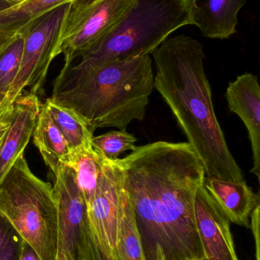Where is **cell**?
Wrapping results in <instances>:
<instances>
[{
    "instance_id": "obj_23",
    "label": "cell",
    "mask_w": 260,
    "mask_h": 260,
    "mask_svg": "<svg viewBox=\"0 0 260 260\" xmlns=\"http://www.w3.org/2000/svg\"><path fill=\"white\" fill-rule=\"evenodd\" d=\"M13 109L14 104L0 105V145L10 126Z\"/></svg>"
},
{
    "instance_id": "obj_13",
    "label": "cell",
    "mask_w": 260,
    "mask_h": 260,
    "mask_svg": "<svg viewBox=\"0 0 260 260\" xmlns=\"http://www.w3.org/2000/svg\"><path fill=\"white\" fill-rule=\"evenodd\" d=\"M192 24L203 36L224 40L237 32L238 13L247 0H189Z\"/></svg>"
},
{
    "instance_id": "obj_17",
    "label": "cell",
    "mask_w": 260,
    "mask_h": 260,
    "mask_svg": "<svg viewBox=\"0 0 260 260\" xmlns=\"http://www.w3.org/2000/svg\"><path fill=\"white\" fill-rule=\"evenodd\" d=\"M114 257L115 260H145L129 195L122 205L119 216Z\"/></svg>"
},
{
    "instance_id": "obj_27",
    "label": "cell",
    "mask_w": 260,
    "mask_h": 260,
    "mask_svg": "<svg viewBox=\"0 0 260 260\" xmlns=\"http://www.w3.org/2000/svg\"><path fill=\"white\" fill-rule=\"evenodd\" d=\"M4 1L7 2V3H9V4L13 6L23 3V2L26 1V0H4Z\"/></svg>"
},
{
    "instance_id": "obj_7",
    "label": "cell",
    "mask_w": 260,
    "mask_h": 260,
    "mask_svg": "<svg viewBox=\"0 0 260 260\" xmlns=\"http://www.w3.org/2000/svg\"><path fill=\"white\" fill-rule=\"evenodd\" d=\"M100 157L102 165L96 194L87 209L88 221L104 251L114 256L119 216L128 192L120 158Z\"/></svg>"
},
{
    "instance_id": "obj_2",
    "label": "cell",
    "mask_w": 260,
    "mask_h": 260,
    "mask_svg": "<svg viewBox=\"0 0 260 260\" xmlns=\"http://www.w3.org/2000/svg\"><path fill=\"white\" fill-rule=\"evenodd\" d=\"M154 88L150 55L96 66L64 67L50 100L73 110L93 133L98 128L126 130L142 121Z\"/></svg>"
},
{
    "instance_id": "obj_25",
    "label": "cell",
    "mask_w": 260,
    "mask_h": 260,
    "mask_svg": "<svg viewBox=\"0 0 260 260\" xmlns=\"http://www.w3.org/2000/svg\"><path fill=\"white\" fill-rule=\"evenodd\" d=\"M18 260H41L32 246L22 240Z\"/></svg>"
},
{
    "instance_id": "obj_24",
    "label": "cell",
    "mask_w": 260,
    "mask_h": 260,
    "mask_svg": "<svg viewBox=\"0 0 260 260\" xmlns=\"http://www.w3.org/2000/svg\"><path fill=\"white\" fill-rule=\"evenodd\" d=\"M259 209L260 206H258L252 212L250 215V228L253 231L255 243H256V258L259 259Z\"/></svg>"
},
{
    "instance_id": "obj_8",
    "label": "cell",
    "mask_w": 260,
    "mask_h": 260,
    "mask_svg": "<svg viewBox=\"0 0 260 260\" xmlns=\"http://www.w3.org/2000/svg\"><path fill=\"white\" fill-rule=\"evenodd\" d=\"M55 179L53 191L57 213L56 260H78L88 224L86 203L73 168L61 167Z\"/></svg>"
},
{
    "instance_id": "obj_19",
    "label": "cell",
    "mask_w": 260,
    "mask_h": 260,
    "mask_svg": "<svg viewBox=\"0 0 260 260\" xmlns=\"http://www.w3.org/2000/svg\"><path fill=\"white\" fill-rule=\"evenodd\" d=\"M24 47V33L17 35L0 53V104L18 74Z\"/></svg>"
},
{
    "instance_id": "obj_20",
    "label": "cell",
    "mask_w": 260,
    "mask_h": 260,
    "mask_svg": "<svg viewBox=\"0 0 260 260\" xmlns=\"http://www.w3.org/2000/svg\"><path fill=\"white\" fill-rule=\"evenodd\" d=\"M137 139L126 130H113L100 136H93L92 146L102 157L108 159L119 158L125 151L135 148Z\"/></svg>"
},
{
    "instance_id": "obj_9",
    "label": "cell",
    "mask_w": 260,
    "mask_h": 260,
    "mask_svg": "<svg viewBox=\"0 0 260 260\" xmlns=\"http://www.w3.org/2000/svg\"><path fill=\"white\" fill-rule=\"evenodd\" d=\"M195 215L207 260H239L230 232V221L217 206L204 183L195 194Z\"/></svg>"
},
{
    "instance_id": "obj_16",
    "label": "cell",
    "mask_w": 260,
    "mask_h": 260,
    "mask_svg": "<svg viewBox=\"0 0 260 260\" xmlns=\"http://www.w3.org/2000/svg\"><path fill=\"white\" fill-rule=\"evenodd\" d=\"M55 126L67 140L72 154L92 147L93 133L86 123L73 110L47 99L43 105Z\"/></svg>"
},
{
    "instance_id": "obj_11",
    "label": "cell",
    "mask_w": 260,
    "mask_h": 260,
    "mask_svg": "<svg viewBox=\"0 0 260 260\" xmlns=\"http://www.w3.org/2000/svg\"><path fill=\"white\" fill-rule=\"evenodd\" d=\"M12 122L0 145V183L17 159L24 155L41 109L35 94H21L14 102Z\"/></svg>"
},
{
    "instance_id": "obj_1",
    "label": "cell",
    "mask_w": 260,
    "mask_h": 260,
    "mask_svg": "<svg viewBox=\"0 0 260 260\" xmlns=\"http://www.w3.org/2000/svg\"><path fill=\"white\" fill-rule=\"evenodd\" d=\"M152 55L154 88L203 160L206 177L244 180V173L229 149L215 114L201 43L178 35L166 39Z\"/></svg>"
},
{
    "instance_id": "obj_15",
    "label": "cell",
    "mask_w": 260,
    "mask_h": 260,
    "mask_svg": "<svg viewBox=\"0 0 260 260\" xmlns=\"http://www.w3.org/2000/svg\"><path fill=\"white\" fill-rule=\"evenodd\" d=\"M71 0H26L0 11V53L40 17Z\"/></svg>"
},
{
    "instance_id": "obj_10",
    "label": "cell",
    "mask_w": 260,
    "mask_h": 260,
    "mask_svg": "<svg viewBox=\"0 0 260 260\" xmlns=\"http://www.w3.org/2000/svg\"><path fill=\"white\" fill-rule=\"evenodd\" d=\"M229 110L244 122L251 144L253 168L250 173L260 180V86L251 73L240 75L229 82L225 93Z\"/></svg>"
},
{
    "instance_id": "obj_12",
    "label": "cell",
    "mask_w": 260,
    "mask_h": 260,
    "mask_svg": "<svg viewBox=\"0 0 260 260\" xmlns=\"http://www.w3.org/2000/svg\"><path fill=\"white\" fill-rule=\"evenodd\" d=\"M204 186L229 221L250 228V215L259 206V193H255L245 180L230 181L206 177Z\"/></svg>"
},
{
    "instance_id": "obj_28",
    "label": "cell",
    "mask_w": 260,
    "mask_h": 260,
    "mask_svg": "<svg viewBox=\"0 0 260 260\" xmlns=\"http://www.w3.org/2000/svg\"><path fill=\"white\" fill-rule=\"evenodd\" d=\"M201 260H207V259H201Z\"/></svg>"
},
{
    "instance_id": "obj_18",
    "label": "cell",
    "mask_w": 260,
    "mask_h": 260,
    "mask_svg": "<svg viewBox=\"0 0 260 260\" xmlns=\"http://www.w3.org/2000/svg\"><path fill=\"white\" fill-rule=\"evenodd\" d=\"M101 165L100 155L92 146L73 154L69 165L76 172L78 186L85 199L87 209L96 194Z\"/></svg>"
},
{
    "instance_id": "obj_22",
    "label": "cell",
    "mask_w": 260,
    "mask_h": 260,
    "mask_svg": "<svg viewBox=\"0 0 260 260\" xmlns=\"http://www.w3.org/2000/svg\"><path fill=\"white\" fill-rule=\"evenodd\" d=\"M78 260H115L114 256L104 251L92 231L89 221L84 232Z\"/></svg>"
},
{
    "instance_id": "obj_5",
    "label": "cell",
    "mask_w": 260,
    "mask_h": 260,
    "mask_svg": "<svg viewBox=\"0 0 260 260\" xmlns=\"http://www.w3.org/2000/svg\"><path fill=\"white\" fill-rule=\"evenodd\" d=\"M134 0H71L63 21L54 56L64 54V67L71 66L102 41Z\"/></svg>"
},
{
    "instance_id": "obj_3",
    "label": "cell",
    "mask_w": 260,
    "mask_h": 260,
    "mask_svg": "<svg viewBox=\"0 0 260 260\" xmlns=\"http://www.w3.org/2000/svg\"><path fill=\"white\" fill-rule=\"evenodd\" d=\"M192 24L189 0H134L111 32L81 56L96 66L152 54L171 34Z\"/></svg>"
},
{
    "instance_id": "obj_21",
    "label": "cell",
    "mask_w": 260,
    "mask_h": 260,
    "mask_svg": "<svg viewBox=\"0 0 260 260\" xmlns=\"http://www.w3.org/2000/svg\"><path fill=\"white\" fill-rule=\"evenodd\" d=\"M22 240L10 221L0 213V260H18Z\"/></svg>"
},
{
    "instance_id": "obj_6",
    "label": "cell",
    "mask_w": 260,
    "mask_h": 260,
    "mask_svg": "<svg viewBox=\"0 0 260 260\" xmlns=\"http://www.w3.org/2000/svg\"><path fill=\"white\" fill-rule=\"evenodd\" d=\"M62 3L34 21L24 32V47L21 63L2 105H12L25 88L28 93L42 92L69 3Z\"/></svg>"
},
{
    "instance_id": "obj_4",
    "label": "cell",
    "mask_w": 260,
    "mask_h": 260,
    "mask_svg": "<svg viewBox=\"0 0 260 260\" xmlns=\"http://www.w3.org/2000/svg\"><path fill=\"white\" fill-rule=\"evenodd\" d=\"M0 213L41 260H56L57 213L53 187L31 171L24 155L0 183Z\"/></svg>"
},
{
    "instance_id": "obj_14",
    "label": "cell",
    "mask_w": 260,
    "mask_h": 260,
    "mask_svg": "<svg viewBox=\"0 0 260 260\" xmlns=\"http://www.w3.org/2000/svg\"><path fill=\"white\" fill-rule=\"evenodd\" d=\"M32 136L46 165L54 176L61 167L70 165L73 155L70 146L42 104Z\"/></svg>"
},
{
    "instance_id": "obj_26",
    "label": "cell",
    "mask_w": 260,
    "mask_h": 260,
    "mask_svg": "<svg viewBox=\"0 0 260 260\" xmlns=\"http://www.w3.org/2000/svg\"><path fill=\"white\" fill-rule=\"evenodd\" d=\"M11 6H12V5L9 4L7 2L4 1V0H0V11L7 9V8L11 7Z\"/></svg>"
}]
</instances>
